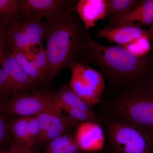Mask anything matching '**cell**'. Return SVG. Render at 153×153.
Wrapping results in <instances>:
<instances>
[{
    "label": "cell",
    "mask_w": 153,
    "mask_h": 153,
    "mask_svg": "<svg viewBox=\"0 0 153 153\" xmlns=\"http://www.w3.org/2000/svg\"><path fill=\"white\" fill-rule=\"evenodd\" d=\"M77 63L98 66L108 87L116 94L153 82V55L139 57L122 46L101 45L91 38L86 29Z\"/></svg>",
    "instance_id": "obj_1"
},
{
    "label": "cell",
    "mask_w": 153,
    "mask_h": 153,
    "mask_svg": "<svg viewBox=\"0 0 153 153\" xmlns=\"http://www.w3.org/2000/svg\"><path fill=\"white\" fill-rule=\"evenodd\" d=\"M71 6L44 21L48 60L47 83L60 71L77 63L85 28Z\"/></svg>",
    "instance_id": "obj_2"
},
{
    "label": "cell",
    "mask_w": 153,
    "mask_h": 153,
    "mask_svg": "<svg viewBox=\"0 0 153 153\" xmlns=\"http://www.w3.org/2000/svg\"><path fill=\"white\" fill-rule=\"evenodd\" d=\"M99 103L100 113L153 132V82L101 99Z\"/></svg>",
    "instance_id": "obj_3"
},
{
    "label": "cell",
    "mask_w": 153,
    "mask_h": 153,
    "mask_svg": "<svg viewBox=\"0 0 153 153\" xmlns=\"http://www.w3.org/2000/svg\"><path fill=\"white\" fill-rule=\"evenodd\" d=\"M103 126L108 153H153V132L126 123L110 116L97 113Z\"/></svg>",
    "instance_id": "obj_4"
},
{
    "label": "cell",
    "mask_w": 153,
    "mask_h": 153,
    "mask_svg": "<svg viewBox=\"0 0 153 153\" xmlns=\"http://www.w3.org/2000/svg\"><path fill=\"white\" fill-rule=\"evenodd\" d=\"M71 71L68 87L92 109L99 103L105 90L104 76L100 71L79 63L74 64Z\"/></svg>",
    "instance_id": "obj_5"
},
{
    "label": "cell",
    "mask_w": 153,
    "mask_h": 153,
    "mask_svg": "<svg viewBox=\"0 0 153 153\" xmlns=\"http://www.w3.org/2000/svg\"><path fill=\"white\" fill-rule=\"evenodd\" d=\"M44 34V25L39 20H16L5 27L6 42L12 53L28 52L32 47L41 45Z\"/></svg>",
    "instance_id": "obj_6"
},
{
    "label": "cell",
    "mask_w": 153,
    "mask_h": 153,
    "mask_svg": "<svg viewBox=\"0 0 153 153\" xmlns=\"http://www.w3.org/2000/svg\"><path fill=\"white\" fill-rule=\"evenodd\" d=\"M56 104L53 93L38 90L17 94L2 102L8 114L21 117L36 116Z\"/></svg>",
    "instance_id": "obj_7"
},
{
    "label": "cell",
    "mask_w": 153,
    "mask_h": 153,
    "mask_svg": "<svg viewBox=\"0 0 153 153\" xmlns=\"http://www.w3.org/2000/svg\"><path fill=\"white\" fill-rule=\"evenodd\" d=\"M72 0H19L17 20H42L76 4Z\"/></svg>",
    "instance_id": "obj_8"
},
{
    "label": "cell",
    "mask_w": 153,
    "mask_h": 153,
    "mask_svg": "<svg viewBox=\"0 0 153 153\" xmlns=\"http://www.w3.org/2000/svg\"><path fill=\"white\" fill-rule=\"evenodd\" d=\"M0 66L8 78L14 95L31 91L38 86L18 63L8 46L0 58Z\"/></svg>",
    "instance_id": "obj_9"
},
{
    "label": "cell",
    "mask_w": 153,
    "mask_h": 153,
    "mask_svg": "<svg viewBox=\"0 0 153 153\" xmlns=\"http://www.w3.org/2000/svg\"><path fill=\"white\" fill-rule=\"evenodd\" d=\"M74 138L82 152H94L103 149L105 142L104 130L100 124L84 123L76 128Z\"/></svg>",
    "instance_id": "obj_10"
},
{
    "label": "cell",
    "mask_w": 153,
    "mask_h": 153,
    "mask_svg": "<svg viewBox=\"0 0 153 153\" xmlns=\"http://www.w3.org/2000/svg\"><path fill=\"white\" fill-rule=\"evenodd\" d=\"M123 26L140 27L147 26L153 30V0H143L128 14L115 19L104 27H117Z\"/></svg>",
    "instance_id": "obj_11"
},
{
    "label": "cell",
    "mask_w": 153,
    "mask_h": 153,
    "mask_svg": "<svg viewBox=\"0 0 153 153\" xmlns=\"http://www.w3.org/2000/svg\"><path fill=\"white\" fill-rule=\"evenodd\" d=\"M97 36L98 38H105L110 43H115L122 47L139 38H146L153 41V30L134 26L104 27L99 31Z\"/></svg>",
    "instance_id": "obj_12"
},
{
    "label": "cell",
    "mask_w": 153,
    "mask_h": 153,
    "mask_svg": "<svg viewBox=\"0 0 153 153\" xmlns=\"http://www.w3.org/2000/svg\"><path fill=\"white\" fill-rule=\"evenodd\" d=\"M106 0L77 1L75 10L86 30L95 26L99 20L105 19Z\"/></svg>",
    "instance_id": "obj_13"
},
{
    "label": "cell",
    "mask_w": 153,
    "mask_h": 153,
    "mask_svg": "<svg viewBox=\"0 0 153 153\" xmlns=\"http://www.w3.org/2000/svg\"><path fill=\"white\" fill-rule=\"evenodd\" d=\"M68 115L62 114L46 132L39 143H48L52 140L70 133L80 124Z\"/></svg>",
    "instance_id": "obj_14"
},
{
    "label": "cell",
    "mask_w": 153,
    "mask_h": 153,
    "mask_svg": "<svg viewBox=\"0 0 153 153\" xmlns=\"http://www.w3.org/2000/svg\"><path fill=\"white\" fill-rule=\"evenodd\" d=\"M53 98L55 102L59 106H66L78 108L91 114L95 113L92 108L88 106L84 102L69 89L68 85H63L57 91L53 93Z\"/></svg>",
    "instance_id": "obj_15"
},
{
    "label": "cell",
    "mask_w": 153,
    "mask_h": 153,
    "mask_svg": "<svg viewBox=\"0 0 153 153\" xmlns=\"http://www.w3.org/2000/svg\"><path fill=\"white\" fill-rule=\"evenodd\" d=\"M139 0H106L105 19L108 22L124 16L140 2Z\"/></svg>",
    "instance_id": "obj_16"
},
{
    "label": "cell",
    "mask_w": 153,
    "mask_h": 153,
    "mask_svg": "<svg viewBox=\"0 0 153 153\" xmlns=\"http://www.w3.org/2000/svg\"><path fill=\"white\" fill-rule=\"evenodd\" d=\"M14 57L28 75L39 84L46 83L45 79L38 70L34 58L35 54L28 52H19L13 53Z\"/></svg>",
    "instance_id": "obj_17"
},
{
    "label": "cell",
    "mask_w": 153,
    "mask_h": 153,
    "mask_svg": "<svg viewBox=\"0 0 153 153\" xmlns=\"http://www.w3.org/2000/svg\"><path fill=\"white\" fill-rule=\"evenodd\" d=\"M29 117H21L11 122L9 127L10 134L17 144L30 146L28 123Z\"/></svg>",
    "instance_id": "obj_18"
},
{
    "label": "cell",
    "mask_w": 153,
    "mask_h": 153,
    "mask_svg": "<svg viewBox=\"0 0 153 153\" xmlns=\"http://www.w3.org/2000/svg\"><path fill=\"white\" fill-rule=\"evenodd\" d=\"M62 109L58 104L39 114L36 116L40 127L37 143L41 140L48 129L53 124L55 120L62 114Z\"/></svg>",
    "instance_id": "obj_19"
},
{
    "label": "cell",
    "mask_w": 153,
    "mask_h": 153,
    "mask_svg": "<svg viewBox=\"0 0 153 153\" xmlns=\"http://www.w3.org/2000/svg\"><path fill=\"white\" fill-rule=\"evenodd\" d=\"M19 0H0V25L7 27L18 19Z\"/></svg>",
    "instance_id": "obj_20"
},
{
    "label": "cell",
    "mask_w": 153,
    "mask_h": 153,
    "mask_svg": "<svg viewBox=\"0 0 153 153\" xmlns=\"http://www.w3.org/2000/svg\"><path fill=\"white\" fill-rule=\"evenodd\" d=\"M74 140V135H73L70 133L63 135L48 143L46 152L63 153Z\"/></svg>",
    "instance_id": "obj_21"
},
{
    "label": "cell",
    "mask_w": 153,
    "mask_h": 153,
    "mask_svg": "<svg viewBox=\"0 0 153 153\" xmlns=\"http://www.w3.org/2000/svg\"><path fill=\"white\" fill-rule=\"evenodd\" d=\"M62 111H64L71 118L82 123L86 122H95L99 123V118L97 114L88 113L78 108L66 106H60Z\"/></svg>",
    "instance_id": "obj_22"
},
{
    "label": "cell",
    "mask_w": 153,
    "mask_h": 153,
    "mask_svg": "<svg viewBox=\"0 0 153 153\" xmlns=\"http://www.w3.org/2000/svg\"><path fill=\"white\" fill-rule=\"evenodd\" d=\"M150 40L148 38H139L124 46L127 50L136 56L141 57L149 54L152 49Z\"/></svg>",
    "instance_id": "obj_23"
},
{
    "label": "cell",
    "mask_w": 153,
    "mask_h": 153,
    "mask_svg": "<svg viewBox=\"0 0 153 153\" xmlns=\"http://www.w3.org/2000/svg\"><path fill=\"white\" fill-rule=\"evenodd\" d=\"M34 61L37 68L45 79L47 83V78L48 69V60L47 51L42 45L38 47V50L35 54Z\"/></svg>",
    "instance_id": "obj_24"
},
{
    "label": "cell",
    "mask_w": 153,
    "mask_h": 153,
    "mask_svg": "<svg viewBox=\"0 0 153 153\" xmlns=\"http://www.w3.org/2000/svg\"><path fill=\"white\" fill-rule=\"evenodd\" d=\"M9 115L6 112L0 102V147L5 143L8 139L10 123L8 121L7 116Z\"/></svg>",
    "instance_id": "obj_25"
},
{
    "label": "cell",
    "mask_w": 153,
    "mask_h": 153,
    "mask_svg": "<svg viewBox=\"0 0 153 153\" xmlns=\"http://www.w3.org/2000/svg\"><path fill=\"white\" fill-rule=\"evenodd\" d=\"M14 95L10 81L5 72L0 66V102Z\"/></svg>",
    "instance_id": "obj_26"
},
{
    "label": "cell",
    "mask_w": 153,
    "mask_h": 153,
    "mask_svg": "<svg viewBox=\"0 0 153 153\" xmlns=\"http://www.w3.org/2000/svg\"><path fill=\"white\" fill-rule=\"evenodd\" d=\"M28 130L30 146L33 147L34 145L37 143L40 130L39 122L37 117L31 116L29 117Z\"/></svg>",
    "instance_id": "obj_27"
},
{
    "label": "cell",
    "mask_w": 153,
    "mask_h": 153,
    "mask_svg": "<svg viewBox=\"0 0 153 153\" xmlns=\"http://www.w3.org/2000/svg\"><path fill=\"white\" fill-rule=\"evenodd\" d=\"M11 149L14 153H36L33 147L27 145H19L13 143Z\"/></svg>",
    "instance_id": "obj_28"
},
{
    "label": "cell",
    "mask_w": 153,
    "mask_h": 153,
    "mask_svg": "<svg viewBox=\"0 0 153 153\" xmlns=\"http://www.w3.org/2000/svg\"><path fill=\"white\" fill-rule=\"evenodd\" d=\"M5 27V26L0 25V58L8 46L6 41Z\"/></svg>",
    "instance_id": "obj_29"
},
{
    "label": "cell",
    "mask_w": 153,
    "mask_h": 153,
    "mask_svg": "<svg viewBox=\"0 0 153 153\" xmlns=\"http://www.w3.org/2000/svg\"><path fill=\"white\" fill-rule=\"evenodd\" d=\"M0 153H14L13 151L10 149V150L3 151L0 152Z\"/></svg>",
    "instance_id": "obj_30"
},
{
    "label": "cell",
    "mask_w": 153,
    "mask_h": 153,
    "mask_svg": "<svg viewBox=\"0 0 153 153\" xmlns=\"http://www.w3.org/2000/svg\"><path fill=\"white\" fill-rule=\"evenodd\" d=\"M93 153H108L107 152H105V151L104 152H103V151H102V149L101 151H97V152H93Z\"/></svg>",
    "instance_id": "obj_31"
},
{
    "label": "cell",
    "mask_w": 153,
    "mask_h": 153,
    "mask_svg": "<svg viewBox=\"0 0 153 153\" xmlns=\"http://www.w3.org/2000/svg\"><path fill=\"white\" fill-rule=\"evenodd\" d=\"M93 153V152H91V153Z\"/></svg>",
    "instance_id": "obj_32"
},
{
    "label": "cell",
    "mask_w": 153,
    "mask_h": 153,
    "mask_svg": "<svg viewBox=\"0 0 153 153\" xmlns=\"http://www.w3.org/2000/svg\"><path fill=\"white\" fill-rule=\"evenodd\" d=\"M47 153L46 152H45V153Z\"/></svg>",
    "instance_id": "obj_33"
}]
</instances>
